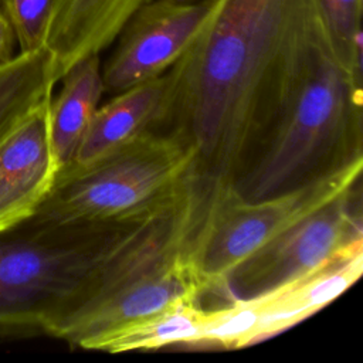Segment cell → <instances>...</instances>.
I'll return each instance as SVG.
<instances>
[{
	"instance_id": "cell-1",
	"label": "cell",
	"mask_w": 363,
	"mask_h": 363,
	"mask_svg": "<svg viewBox=\"0 0 363 363\" xmlns=\"http://www.w3.org/2000/svg\"><path fill=\"white\" fill-rule=\"evenodd\" d=\"M325 26L318 0H213L167 69L162 126L196 153L199 176L233 184L259 143L292 69Z\"/></svg>"
},
{
	"instance_id": "cell-2",
	"label": "cell",
	"mask_w": 363,
	"mask_h": 363,
	"mask_svg": "<svg viewBox=\"0 0 363 363\" xmlns=\"http://www.w3.org/2000/svg\"><path fill=\"white\" fill-rule=\"evenodd\" d=\"M211 180L196 174L166 206L123 235L77 294L51 336L86 349L98 336L206 295L191 257Z\"/></svg>"
},
{
	"instance_id": "cell-3",
	"label": "cell",
	"mask_w": 363,
	"mask_h": 363,
	"mask_svg": "<svg viewBox=\"0 0 363 363\" xmlns=\"http://www.w3.org/2000/svg\"><path fill=\"white\" fill-rule=\"evenodd\" d=\"M362 77L319 35L292 69L274 115L231 184L245 200L302 186L363 159Z\"/></svg>"
},
{
	"instance_id": "cell-4",
	"label": "cell",
	"mask_w": 363,
	"mask_h": 363,
	"mask_svg": "<svg viewBox=\"0 0 363 363\" xmlns=\"http://www.w3.org/2000/svg\"><path fill=\"white\" fill-rule=\"evenodd\" d=\"M45 224L0 233V335H50L84 284L139 221Z\"/></svg>"
},
{
	"instance_id": "cell-5",
	"label": "cell",
	"mask_w": 363,
	"mask_h": 363,
	"mask_svg": "<svg viewBox=\"0 0 363 363\" xmlns=\"http://www.w3.org/2000/svg\"><path fill=\"white\" fill-rule=\"evenodd\" d=\"M197 174L196 153L169 130H147L82 163L58 172L30 220L45 224L121 223L170 203Z\"/></svg>"
},
{
	"instance_id": "cell-6",
	"label": "cell",
	"mask_w": 363,
	"mask_h": 363,
	"mask_svg": "<svg viewBox=\"0 0 363 363\" xmlns=\"http://www.w3.org/2000/svg\"><path fill=\"white\" fill-rule=\"evenodd\" d=\"M363 159L288 191L259 200L242 199L231 184L211 187L196 228L191 257L206 294H218L230 272L250 254L330 203L357 183Z\"/></svg>"
},
{
	"instance_id": "cell-7",
	"label": "cell",
	"mask_w": 363,
	"mask_h": 363,
	"mask_svg": "<svg viewBox=\"0 0 363 363\" xmlns=\"http://www.w3.org/2000/svg\"><path fill=\"white\" fill-rule=\"evenodd\" d=\"M357 248H363L360 183L244 258L227 277L223 298L268 292Z\"/></svg>"
},
{
	"instance_id": "cell-8",
	"label": "cell",
	"mask_w": 363,
	"mask_h": 363,
	"mask_svg": "<svg viewBox=\"0 0 363 363\" xmlns=\"http://www.w3.org/2000/svg\"><path fill=\"white\" fill-rule=\"evenodd\" d=\"M362 271L363 248H357L275 289L208 308L194 347L240 349L275 336L342 295Z\"/></svg>"
},
{
	"instance_id": "cell-9",
	"label": "cell",
	"mask_w": 363,
	"mask_h": 363,
	"mask_svg": "<svg viewBox=\"0 0 363 363\" xmlns=\"http://www.w3.org/2000/svg\"><path fill=\"white\" fill-rule=\"evenodd\" d=\"M211 1L150 0L125 23L109 58L101 65L106 92H119L166 72L189 48Z\"/></svg>"
},
{
	"instance_id": "cell-10",
	"label": "cell",
	"mask_w": 363,
	"mask_h": 363,
	"mask_svg": "<svg viewBox=\"0 0 363 363\" xmlns=\"http://www.w3.org/2000/svg\"><path fill=\"white\" fill-rule=\"evenodd\" d=\"M51 96L40 101L0 135V233L27 221L57 179L48 129Z\"/></svg>"
},
{
	"instance_id": "cell-11",
	"label": "cell",
	"mask_w": 363,
	"mask_h": 363,
	"mask_svg": "<svg viewBox=\"0 0 363 363\" xmlns=\"http://www.w3.org/2000/svg\"><path fill=\"white\" fill-rule=\"evenodd\" d=\"M150 0H57L45 47L60 78L78 61L101 54L129 17Z\"/></svg>"
},
{
	"instance_id": "cell-12",
	"label": "cell",
	"mask_w": 363,
	"mask_h": 363,
	"mask_svg": "<svg viewBox=\"0 0 363 363\" xmlns=\"http://www.w3.org/2000/svg\"><path fill=\"white\" fill-rule=\"evenodd\" d=\"M169 101L170 78L167 71L116 92L111 101L99 105L95 111L69 164L88 163L139 135L162 126Z\"/></svg>"
},
{
	"instance_id": "cell-13",
	"label": "cell",
	"mask_w": 363,
	"mask_h": 363,
	"mask_svg": "<svg viewBox=\"0 0 363 363\" xmlns=\"http://www.w3.org/2000/svg\"><path fill=\"white\" fill-rule=\"evenodd\" d=\"M99 54L74 64L61 78L57 96H51L48 129L58 172L68 166L85 136L105 92Z\"/></svg>"
},
{
	"instance_id": "cell-14",
	"label": "cell",
	"mask_w": 363,
	"mask_h": 363,
	"mask_svg": "<svg viewBox=\"0 0 363 363\" xmlns=\"http://www.w3.org/2000/svg\"><path fill=\"white\" fill-rule=\"evenodd\" d=\"M201 301H180L149 316L128 322L95 337L86 349L108 353L194 347L207 320Z\"/></svg>"
},
{
	"instance_id": "cell-15",
	"label": "cell",
	"mask_w": 363,
	"mask_h": 363,
	"mask_svg": "<svg viewBox=\"0 0 363 363\" xmlns=\"http://www.w3.org/2000/svg\"><path fill=\"white\" fill-rule=\"evenodd\" d=\"M58 78L47 47L20 52L0 67V135L52 94Z\"/></svg>"
},
{
	"instance_id": "cell-16",
	"label": "cell",
	"mask_w": 363,
	"mask_h": 363,
	"mask_svg": "<svg viewBox=\"0 0 363 363\" xmlns=\"http://www.w3.org/2000/svg\"><path fill=\"white\" fill-rule=\"evenodd\" d=\"M336 58L362 77V0H318Z\"/></svg>"
},
{
	"instance_id": "cell-17",
	"label": "cell",
	"mask_w": 363,
	"mask_h": 363,
	"mask_svg": "<svg viewBox=\"0 0 363 363\" xmlns=\"http://www.w3.org/2000/svg\"><path fill=\"white\" fill-rule=\"evenodd\" d=\"M57 0H0V10L9 20L20 52L45 47Z\"/></svg>"
},
{
	"instance_id": "cell-18",
	"label": "cell",
	"mask_w": 363,
	"mask_h": 363,
	"mask_svg": "<svg viewBox=\"0 0 363 363\" xmlns=\"http://www.w3.org/2000/svg\"><path fill=\"white\" fill-rule=\"evenodd\" d=\"M16 35L14 31L6 18V16L0 10V67L7 64L13 57Z\"/></svg>"
},
{
	"instance_id": "cell-19",
	"label": "cell",
	"mask_w": 363,
	"mask_h": 363,
	"mask_svg": "<svg viewBox=\"0 0 363 363\" xmlns=\"http://www.w3.org/2000/svg\"><path fill=\"white\" fill-rule=\"evenodd\" d=\"M170 1H174V3H196V1H203V0H170ZM208 1H213V0H208Z\"/></svg>"
}]
</instances>
